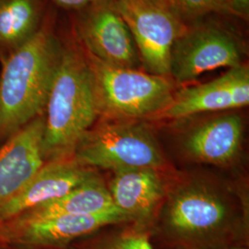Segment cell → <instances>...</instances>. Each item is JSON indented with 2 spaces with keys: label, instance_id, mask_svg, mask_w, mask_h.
<instances>
[{
  "label": "cell",
  "instance_id": "cell-9",
  "mask_svg": "<svg viewBox=\"0 0 249 249\" xmlns=\"http://www.w3.org/2000/svg\"><path fill=\"white\" fill-rule=\"evenodd\" d=\"M72 32L84 51L99 61L117 68L142 67L133 36L111 0L75 13Z\"/></svg>",
  "mask_w": 249,
  "mask_h": 249
},
{
  "label": "cell",
  "instance_id": "cell-7",
  "mask_svg": "<svg viewBox=\"0 0 249 249\" xmlns=\"http://www.w3.org/2000/svg\"><path fill=\"white\" fill-rule=\"evenodd\" d=\"M242 65V46L230 31L215 24L187 25L172 47L170 78L187 83L206 72Z\"/></svg>",
  "mask_w": 249,
  "mask_h": 249
},
{
  "label": "cell",
  "instance_id": "cell-16",
  "mask_svg": "<svg viewBox=\"0 0 249 249\" xmlns=\"http://www.w3.org/2000/svg\"><path fill=\"white\" fill-rule=\"evenodd\" d=\"M46 0H0V52L5 54L33 38L48 15Z\"/></svg>",
  "mask_w": 249,
  "mask_h": 249
},
{
  "label": "cell",
  "instance_id": "cell-13",
  "mask_svg": "<svg viewBox=\"0 0 249 249\" xmlns=\"http://www.w3.org/2000/svg\"><path fill=\"white\" fill-rule=\"evenodd\" d=\"M158 170L130 168L114 172L109 185L113 203L128 223L151 229L157 207L165 195Z\"/></svg>",
  "mask_w": 249,
  "mask_h": 249
},
{
  "label": "cell",
  "instance_id": "cell-25",
  "mask_svg": "<svg viewBox=\"0 0 249 249\" xmlns=\"http://www.w3.org/2000/svg\"><path fill=\"white\" fill-rule=\"evenodd\" d=\"M70 249V248H69V249Z\"/></svg>",
  "mask_w": 249,
  "mask_h": 249
},
{
  "label": "cell",
  "instance_id": "cell-17",
  "mask_svg": "<svg viewBox=\"0 0 249 249\" xmlns=\"http://www.w3.org/2000/svg\"><path fill=\"white\" fill-rule=\"evenodd\" d=\"M110 225L70 246V249H154L151 229L126 223Z\"/></svg>",
  "mask_w": 249,
  "mask_h": 249
},
{
  "label": "cell",
  "instance_id": "cell-14",
  "mask_svg": "<svg viewBox=\"0 0 249 249\" xmlns=\"http://www.w3.org/2000/svg\"><path fill=\"white\" fill-rule=\"evenodd\" d=\"M244 124L239 115L216 116L191 130L184 148L192 159L213 165H227L240 152Z\"/></svg>",
  "mask_w": 249,
  "mask_h": 249
},
{
  "label": "cell",
  "instance_id": "cell-1",
  "mask_svg": "<svg viewBox=\"0 0 249 249\" xmlns=\"http://www.w3.org/2000/svg\"><path fill=\"white\" fill-rule=\"evenodd\" d=\"M151 238L167 249H220L248 241V222L223 190L195 181L170 192Z\"/></svg>",
  "mask_w": 249,
  "mask_h": 249
},
{
  "label": "cell",
  "instance_id": "cell-11",
  "mask_svg": "<svg viewBox=\"0 0 249 249\" xmlns=\"http://www.w3.org/2000/svg\"><path fill=\"white\" fill-rule=\"evenodd\" d=\"M94 174L92 168L73 157L45 162L24 187L0 204V224L39 205L61 197Z\"/></svg>",
  "mask_w": 249,
  "mask_h": 249
},
{
  "label": "cell",
  "instance_id": "cell-2",
  "mask_svg": "<svg viewBox=\"0 0 249 249\" xmlns=\"http://www.w3.org/2000/svg\"><path fill=\"white\" fill-rule=\"evenodd\" d=\"M62 48L45 109L42 150L45 162L72 158L100 115L87 55L72 33Z\"/></svg>",
  "mask_w": 249,
  "mask_h": 249
},
{
  "label": "cell",
  "instance_id": "cell-24",
  "mask_svg": "<svg viewBox=\"0 0 249 249\" xmlns=\"http://www.w3.org/2000/svg\"><path fill=\"white\" fill-rule=\"evenodd\" d=\"M2 248V245H1V242H0V249Z\"/></svg>",
  "mask_w": 249,
  "mask_h": 249
},
{
  "label": "cell",
  "instance_id": "cell-15",
  "mask_svg": "<svg viewBox=\"0 0 249 249\" xmlns=\"http://www.w3.org/2000/svg\"><path fill=\"white\" fill-rule=\"evenodd\" d=\"M115 209L109 188L94 174L66 195L35 207L15 218L34 220L59 215H91Z\"/></svg>",
  "mask_w": 249,
  "mask_h": 249
},
{
  "label": "cell",
  "instance_id": "cell-19",
  "mask_svg": "<svg viewBox=\"0 0 249 249\" xmlns=\"http://www.w3.org/2000/svg\"><path fill=\"white\" fill-rule=\"evenodd\" d=\"M46 1L50 2L56 8L64 9L66 11L73 12L75 14L98 3L102 0H46Z\"/></svg>",
  "mask_w": 249,
  "mask_h": 249
},
{
  "label": "cell",
  "instance_id": "cell-20",
  "mask_svg": "<svg viewBox=\"0 0 249 249\" xmlns=\"http://www.w3.org/2000/svg\"><path fill=\"white\" fill-rule=\"evenodd\" d=\"M230 14L246 18L249 16V0H225Z\"/></svg>",
  "mask_w": 249,
  "mask_h": 249
},
{
  "label": "cell",
  "instance_id": "cell-6",
  "mask_svg": "<svg viewBox=\"0 0 249 249\" xmlns=\"http://www.w3.org/2000/svg\"><path fill=\"white\" fill-rule=\"evenodd\" d=\"M111 1L133 36L144 71L170 77L172 47L187 24L163 1Z\"/></svg>",
  "mask_w": 249,
  "mask_h": 249
},
{
  "label": "cell",
  "instance_id": "cell-10",
  "mask_svg": "<svg viewBox=\"0 0 249 249\" xmlns=\"http://www.w3.org/2000/svg\"><path fill=\"white\" fill-rule=\"evenodd\" d=\"M249 104V69L242 65L229 69L210 82L176 90L160 117L181 119L207 112L239 109Z\"/></svg>",
  "mask_w": 249,
  "mask_h": 249
},
{
  "label": "cell",
  "instance_id": "cell-18",
  "mask_svg": "<svg viewBox=\"0 0 249 249\" xmlns=\"http://www.w3.org/2000/svg\"><path fill=\"white\" fill-rule=\"evenodd\" d=\"M167 3L186 24L211 13L230 14L225 0H167Z\"/></svg>",
  "mask_w": 249,
  "mask_h": 249
},
{
  "label": "cell",
  "instance_id": "cell-23",
  "mask_svg": "<svg viewBox=\"0 0 249 249\" xmlns=\"http://www.w3.org/2000/svg\"><path fill=\"white\" fill-rule=\"evenodd\" d=\"M160 1H163V2H165V3H167V0H160ZM168 4V3H167Z\"/></svg>",
  "mask_w": 249,
  "mask_h": 249
},
{
  "label": "cell",
  "instance_id": "cell-21",
  "mask_svg": "<svg viewBox=\"0 0 249 249\" xmlns=\"http://www.w3.org/2000/svg\"><path fill=\"white\" fill-rule=\"evenodd\" d=\"M220 249H249V243L248 241H242V242L228 245Z\"/></svg>",
  "mask_w": 249,
  "mask_h": 249
},
{
  "label": "cell",
  "instance_id": "cell-12",
  "mask_svg": "<svg viewBox=\"0 0 249 249\" xmlns=\"http://www.w3.org/2000/svg\"><path fill=\"white\" fill-rule=\"evenodd\" d=\"M45 115L20 127L0 147V204L15 195L45 163Z\"/></svg>",
  "mask_w": 249,
  "mask_h": 249
},
{
  "label": "cell",
  "instance_id": "cell-3",
  "mask_svg": "<svg viewBox=\"0 0 249 249\" xmlns=\"http://www.w3.org/2000/svg\"><path fill=\"white\" fill-rule=\"evenodd\" d=\"M49 11L38 33L1 59L0 141L45 114L62 40Z\"/></svg>",
  "mask_w": 249,
  "mask_h": 249
},
{
  "label": "cell",
  "instance_id": "cell-5",
  "mask_svg": "<svg viewBox=\"0 0 249 249\" xmlns=\"http://www.w3.org/2000/svg\"><path fill=\"white\" fill-rule=\"evenodd\" d=\"M73 158L90 168L158 170L163 155L150 128L142 122L122 120L102 123L82 137Z\"/></svg>",
  "mask_w": 249,
  "mask_h": 249
},
{
  "label": "cell",
  "instance_id": "cell-22",
  "mask_svg": "<svg viewBox=\"0 0 249 249\" xmlns=\"http://www.w3.org/2000/svg\"><path fill=\"white\" fill-rule=\"evenodd\" d=\"M2 57H3V54H2V53H1V52H0V59H1V58H2Z\"/></svg>",
  "mask_w": 249,
  "mask_h": 249
},
{
  "label": "cell",
  "instance_id": "cell-8",
  "mask_svg": "<svg viewBox=\"0 0 249 249\" xmlns=\"http://www.w3.org/2000/svg\"><path fill=\"white\" fill-rule=\"evenodd\" d=\"M125 223L128 220L117 209L91 215H59L34 220L14 218L0 224V242L2 247L12 249H69L75 241L105 227Z\"/></svg>",
  "mask_w": 249,
  "mask_h": 249
},
{
  "label": "cell",
  "instance_id": "cell-4",
  "mask_svg": "<svg viewBox=\"0 0 249 249\" xmlns=\"http://www.w3.org/2000/svg\"><path fill=\"white\" fill-rule=\"evenodd\" d=\"M86 55L100 115L122 120L160 116L171 105L176 90L170 77L109 66Z\"/></svg>",
  "mask_w": 249,
  "mask_h": 249
}]
</instances>
